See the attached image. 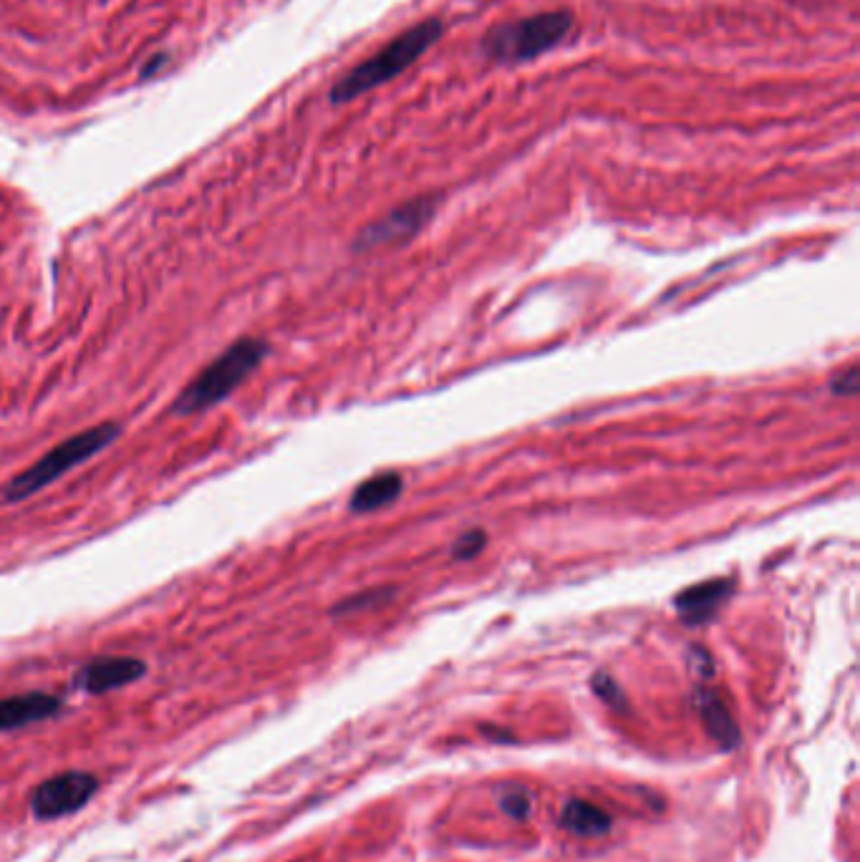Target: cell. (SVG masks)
I'll list each match as a JSON object with an SVG mask.
<instances>
[{
    "instance_id": "11",
    "label": "cell",
    "mask_w": 860,
    "mask_h": 862,
    "mask_svg": "<svg viewBox=\"0 0 860 862\" xmlns=\"http://www.w3.org/2000/svg\"><path fill=\"white\" fill-rule=\"evenodd\" d=\"M404 480L399 472H384V474H373L369 480L356 486L351 494V502H348V510L366 515V512H377L389 507L399 494H402Z\"/></svg>"
},
{
    "instance_id": "4",
    "label": "cell",
    "mask_w": 860,
    "mask_h": 862,
    "mask_svg": "<svg viewBox=\"0 0 860 862\" xmlns=\"http://www.w3.org/2000/svg\"><path fill=\"white\" fill-rule=\"evenodd\" d=\"M122 434V426L116 422H104L97 426H89L74 437L64 439L62 444H56L54 449L48 451L33 462L29 469L15 477V480L5 486V500L8 502H21L29 500L33 494L44 490V486L54 484L58 477H64L66 472H71L74 467H79L83 462H89L91 457H97L99 451H104L109 444H114Z\"/></svg>"
},
{
    "instance_id": "14",
    "label": "cell",
    "mask_w": 860,
    "mask_h": 862,
    "mask_svg": "<svg viewBox=\"0 0 860 862\" xmlns=\"http://www.w3.org/2000/svg\"><path fill=\"white\" fill-rule=\"evenodd\" d=\"M591 686L595 691V696H601L608 706L618 708V712H628V702H626L624 691H621V686L608 676V673H595V676L591 679Z\"/></svg>"
},
{
    "instance_id": "13",
    "label": "cell",
    "mask_w": 860,
    "mask_h": 862,
    "mask_svg": "<svg viewBox=\"0 0 860 862\" xmlns=\"http://www.w3.org/2000/svg\"><path fill=\"white\" fill-rule=\"evenodd\" d=\"M391 597H394V587H391V585H387V587H371V591L356 593L351 597H346V601H340L334 608V613H336V616H348V613L371 611V608H379V605L389 603Z\"/></svg>"
},
{
    "instance_id": "16",
    "label": "cell",
    "mask_w": 860,
    "mask_h": 862,
    "mask_svg": "<svg viewBox=\"0 0 860 862\" xmlns=\"http://www.w3.org/2000/svg\"><path fill=\"white\" fill-rule=\"evenodd\" d=\"M500 805L510 817H515V819H525L527 815H530V807H533L530 797H527V792H523V790H515V792H507V795H502Z\"/></svg>"
},
{
    "instance_id": "8",
    "label": "cell",
    "mask_w": 860,
    "mask_h": 862,
    "mask_svg": "<svg viewBox=\"0 0 860 862\" xmlns=\"http://www.w3.org/2000/svg\"><path fill=\"white\" fill-rule=\"evenodd\" d=\"M731 593H735V578H712L686 587L674 601L679 618L684 620L686 626H704V623H710L717 616Z\"/></svg>"
},
{
    "instance_id": "3",
    "label": "cell",
    "mask_w": 860,
    "mask_h": 862,
    "mask_svg": "<svg viewBox=\"0 0 860 862\" xmlns=\"http://www.w3.org/2000/svg\"><path fill=\"white\" fill-rule=\"evenodd\" d=\"M268 351L270 348L263 338L235 340L180 391L172 404V414L192 416L220 404L258 369Z\"/></svg>"
},
{
    "instance_id": "17",
    "label": "cell",
    "mask_w": 860,
    "mask_h": 862,
    "mask_svg": "<svg viewBox=\"0 0 860 862\" xmlns=\"http://www.w3.org/2000/svg\"><path fill=\"white\" fill-rule=\"evenodd\" d=\"M830 391L840 396H853L860 391V371L858 366H850L848 371H840L836 379L830 381Z\"/></svg>"
},
{
    "instance_id": "10",
    "label": "cell",
    "mask_w": 860,
    "mask_h": 862,
    "mask_svg": "<svg viewBox=\"0 0 860 862\" xmlns=\"http://www.w3.org/2000/svg\"><path fill=\"white\" fill-rule=\"evenodd\" d=\"M694 704H696V712H700V716H702L706 731H710V737L717 741L725 752L737 749L739 741H742V734H739L735 716L729 714L727 704L722 702L717 691L696 689Z\"/></svg>"
},
{
    "instance_id": "12",
    "label": "cell",
    "mask_w": 860,
    "mask_h": 862,
    "mask_svg": "<svg viewBox=\"0 0 860 862\" xmlns=\"http://www.w3.org/2000/svg\"><path fill=\"white\" fill-rule=\"evenodd\" d=\"M560 822L568 832L578 835V838H601L611 830L613 819L606 809L593 805L589 799H570L560 815Z\"/></svg>"
},
{
    "instance_id": "2",
    "label": "cell",
    "mask_w": 860,
    "mask_h": 862,
    "mask_svg": "<svg viewBox=\"0 0 860 862\" xmlns=\"http://www.w3.org/2000/svg\"><path fill=\"white\" fill-rule=\"evenodd\" d=\"M573 25V11L556 8V11H543L527 15V19L492 25L484 33L480 48L492 64H527L563 44Z\"/></svg>"
},
{
    "instance_id": "7",
    "label": "cell",
    "mask_w": 860,
    "mask_h": 862,
    "mask_svg": "<svg viewBox=\"0 0 860 862\" xmlns=\"http://www.w3.org/2000/svg\"><path fill=\"white\" fill-rule=\"evenodd\" d=\"M144 673H147V663L139 659H132V656H107V659H97L89 665H83L79 676H76V684L87 691V694L99 696L134 684Z\"/></svg>"
},
{
    "instance_id": "5",
    "label": "cell",
    "mask_w": 860,
    "mask_h": 862,
    "mask_svg": "<svg viewBox=\"0 0 860 862\" xmlns=\"http://www.w3.org/2000/svg\"><path fill=\"white\" fill-rule=\"evenodd\" d=\"M439 198L437 194H422V198H414L404 204H399L377 222L366 225L354 240L356 253L366 250H377V247L404 243L409 237H414L420 230L427 225L437 212Z\"/></svg>"
},
{
    "instance_id": "6",
    "label": "cell",
    "mask_w": 860,
    "mask_h": 862,
    "mask_svg": "<svg viewBox=\"0 0 860 862\" xmlns=\"http://www.w3.org/2000/svg\"><path fill=\"white\" fill-rule=\"evenodd\" d=\"M99 792V780L89 772H62L48 776L31 792V809L38 819H58L79 813Z\"/></svg>"
},
{
    "instance_id": "18",
    "label": "cell",
    "mask_w": 860,
    "mask_h": 862,
    "mask_svg": "<svg viewBox=\"0 0 860 862\" xmlns=\"http://www.w3.org/2000/svg\"><path fill=\"white\" fill-rule=\"evenodd\" d=\"M165 64H167V54L152 56V61L142 68V79H149V76H155Z\"/></svg>"
},
{
    "instance_id": "15",
    "label": "cell",
    "mask_w": 860,
    "mask_h": 862,
    "mask_svg": "<svg viewBox=\"0 0 860 862\" xmlns=\"http://www.w3.org/2000/svg\"><path fill=\"white\" fill-rule=\"evenodd\" d=\"M484 545H488V535H484V530H467L453 545V558L455 560H472L484 550Z\"/></svg>"
},
{
    "instance_id": "1",
    "label": "cell",
    "mask_w": 860,
    "mask_h": 862,
    "mask_svg": "<svg viewBox=\"0 0 860 862\" xmlns=\"http://www.w3.org/2000/svg\"><path fill=\"white\" fill-rule=\"evenodd\" d=\"M442 36H445V23L437 15L402 31L384 48H379L377 54L340 76L328 91V101L331 104H348V101L364 97L366 91L384 87L420 61Z\"/></svg>"
},
{
    "instance_id": "9",
    "label": "cell",
    "mask_w": 860,
    "mask_h": 862,
    "mask_svg": "<svg viewBox=\"0 0 860 862\" xmlns=\"http://www.w3.org/2000/svg\"><path fill=\"white\" fill-rule=\"evenodd\" d=\"M64 702L46 691H29V694H15L0 698V731H11L31 724L48 721L62 714Z\"/></svg>"
}]
</instances>
